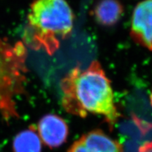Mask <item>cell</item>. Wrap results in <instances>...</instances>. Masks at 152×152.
I'll return each instance as SVG.
<instances>
[{"instance_id":"cell-8","label":"cell","mask_w":152,"mask_h":152,"mask_svg":"<svg viewBox=\"0 0 152 152\" xmlns=\"http://www.w3.org/2000/svg\"><path fill=\"white\" fill-rule=\"evenodd\" d=\"M14 152H41L42 140L35 126L17 134L13 141Z\"/></svg>"},{"instance_id":"cell-1","label":"cell","mask_w":152,"mask_h":152,"mask_svg":"<svg viewBox=\"0 0 152 152\" xmlns=\"http://www.w3.org/2000/svg\"><path fill=\"white\" fill-rule=\"evenodd\" d=\"M61 104L68 113L83 118L88 114L102 115L111 128L120 117L111 82L100 64L93 61L86 69L75 67L61 83Z\"/></svg>"},{"instance_id":"cell-2","label":"cell","mask_w":152,"mask_h":152,"mask_svg":"<svg viewBox=\"0 0 152 152\" xmlns=\"http://www.w3.org/2000/svg\"><path fill=\"white\" fill-rule=\"evenodd\" d=\"M74 15L66 0H35L30 7L25 42L52 55L71 35Z\"/></svg>"},{"instance_id":"cell-9","label":"cell","mask_w":152,"mask_h":152,"mask_svg":"<svg viewBox=\"0 0 152 152\" xmlns=\"http://www.w3.org/2000/svg\"><path fill=\"white\" fill-rule=\"evenodd\" d=\"M138 152H152V141L144 142L139 147Z\"/></svg>"},{"instance_id":"cell-5","label":"cell","mask_w":152,"mask_h":152,"mask_svg":"<svg viewBox=\"0 0 152 152\" xmlns=\"http://www.w3.org/2000/svg\"><path fill=\"white\" fill-rule=\"evenodd\" d=\"M67 152H123V149L118 142L103 131L94 130L76 140Z\"/></svg>"},{"instance_id":"cell-3","label":"cell","mask_w":152,"mask_h":152,"mask_svg":"<svg viewBox=\"0 0 152 152\" xmlns=\"http://www.w3.org/2000/svg\"><path fill=\"white\" fill-rule=\"evenodd\" d=\"M26 49L21 42L0 39V113L6 121L19 117L16 97L24 91Z\"/></svg>"},{"instance_id":"cell-4","label":"cell","mask_w":152,"mask_h":152,"mask_svg":"<svg viewBox=\"0 0 152 152\" xmlns=\"http://www.w3.org/2000/svg\"><path fill=\"white\" fill-rule=\"evenodd\" d=\"M130 35L137 43L152 51V0H143L134 8Z\"/></svg>"},{"instance_id":"cell-6","label":"cell","mask_w":152,"mask_h":152,"mask_svg":"<svg viewBox=\"0 0 152 152\" xmlns=\"http://www.w3.org/2000/svg\"><path fill=\"white\" fill-rule=\"evenodd\" d=\"M38 132L45 145L49 148H57L67 140L68 126L61 117L55 114H47L38 123Z\"/></svg>"},{"instance_id":"cell-10","label":"cell","mask_w":152,"mask_h":152,"mask_svg":"<svg viewBox=\"0 0 152 152\" xmlns=\"http://www.w3.org/2000/svg\"><path fill=\"white\" fill-rule=\"evenodd\" d=\"M150 103H151V105L152 106V91L151 94H150Z\"/></svg>"},{"instance_id":"cell-7","label":"cell","mask_w":152,"mask_h":152,"mask_svg":"<svg viewBox=\"0 0 152 152\" xmlns=\"http://www.w3.org/2000/svg\"><path fill=\"white\" fill-rule=\"evenodd\" d=\"M93 12L96 22L104 26H112L123 16V7L118 0H99Z\"/></svg>"}]
</instances>
